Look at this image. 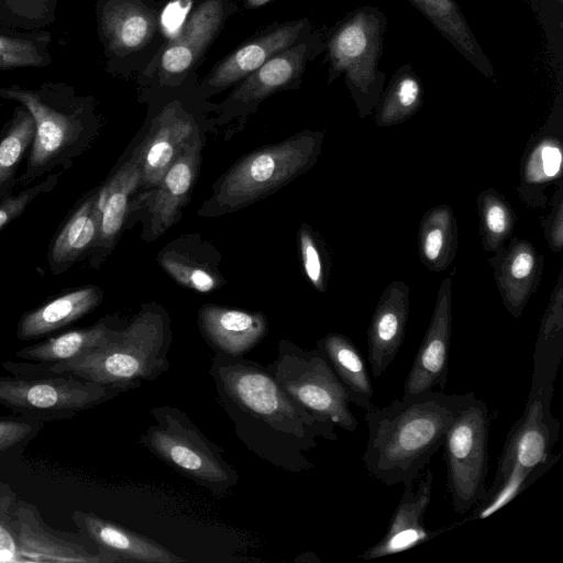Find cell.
<instances>
[{
	"label": "cell",
	"instance_id": "cell-27",
	"mask_svg": "<svg viewBox=\"0 0 563 563\" xmlns=\"http://www.w3.org/2000/svg\"><path fill=\"white\" fill-rule=\"evenodd\" d=\"M101 300V291L93 286L77 288L22 316L16 336L22 341L37 339L57 331L92 311Z\"/></svg>",
	"mask_w": 563,
	"mask_h": 563
},
{
	"label": "cell",
	"instance_id": "cell-14",
	"mask_svg": "<svg viewBox=\"0 0 563 563\" xmlns=\"http://www.w3.org/2000/svg\"><path fill=\"white\" fill-rule=\"evenodd\" d=\"M0 97L19 101L34 119L35 135L26 172L21 180L37 177L79 153L85 132L79 111L58 110L44 99L42 92L15 86L0 87Z\"/></svg>",
	"mask_w": 563,
	"mask_h": 563
},
{
	"label": "cell",
	"instance_id": "cell-11",
	"mask_svg": "<svg viewBox=\"0 0 563 563\" xmlns=\"http://www.w3.org/2000/svg\"><path fill=\"white\" fill-rule=\"evenodd\" d=\"M489 423L487 405L475 397L445 433L446 486L459 515L472 510L486 490Z\"/></svg>",
	"mask_w": 563,
	"mask_h": 563
},
{
	"label": "cell",
	"instance_id": "cell-44",
	"mask_svg": "<svg viewBox=\"0 0 563 563\" xmlns=\"http://www.w3.org/2000/svg\"><path fill=\"white\" fill-rule=\"evenodd\" d=\"M244 8L249 10L258 9L267 3L272 2L273 0H241Z\"/></svg>",
	"mask_w": 563,
	"mask_h": 563
},
{
	"label": "cell",
	"instance_id": "cell-19",
	"mask_svg": "<svg viewBox=\"0 0 563 563\" xmlns=\"http://www.w3.org/2000/svg\"><path fill=\"white\" fill-rule=\"evenodd\" d=\"M452 332V277L439 286L432 316L404 384V394L443 390L448 383Z\"/></svg>",
	"mask_w": 563,
	"mask_h": 563
},
{
	"label": "cell",
	"instance_id": "cell-23",
	"mask_svg": "<svg viewBox=\"0 0 563 563\" xmlns=\"http://www.w3.org/2000/svg\"><path fill=\"white\" fill-rule=\"evenodd\" d=\"M409 286L401 280L382 292L367 328V361L378 378L396 358L404 342L409 317Z\"/></svg>",
	"mask_w": 563,
	"mask_h": 563
},
{
	"label": "cell",
	"instance_id": "cell-43",
	"mask_svg": "<svg viewBox=\"0 0 563 563\" xmlns=\"http://www.w3.org/2000/svg\"><path fill=\"white\" fill-rule=\"evenodd\" d=\"M550 211L541 219V227L550 250L559 253L563 249V183L554 190Z\"/></svg>",
	"mask_w": 563,
	"mask_h": 563
},
{
	"label": "cell",
	"instance_id": "cell-4",
	"mask_svg": "<svg viewBox=\"0 0 563 563\" xmlns=\"http://www.w3.org/2000/svg\"><path fill=\"white\" fill-rule=\"evenodd\" d=\"M553 396L554 384L530 385L525 410L506 437L495 478L460 526L500 510L558 462L560 454L552 449L561 422L551 410Z\"/></svg>",
	"mask_w": 563,
	"mask_h": 563
},
{
	"label": "cell",
	"instance_id": "cell-40",
	"mask_svg": "<svg viewBox=\"0 0 563 563\" xmlns=\"http://www.w3.org/2000/svg\"><path fill=\"white\" fill-rule=\"evenodd\" d=\"M162 265L180 285L197 291L208 292L217 286L216 278L212 274L198 266H191L173 255L163 256Z\"/></svg>",
	"mask_w": 563,
	"mask_h": 563
},
{
	"label": "cell",
	"instance_id": "cell-39",
	"mask_svg": "<svg viewBox=\"0 0 563 563\" xmlns=\"http://www.w3.org/2000/svg\"><path fill=\"white\" fill-rule=\"evenodd\" d=\"M299 246L307 278L318 291L324 292L327 271L323 253L313 232L307 225H302L299 231Z\"/></svg>",
	"mask_w": 563,
	"mask_h": 563
},
{
	"label": "cell",
	"instance_id": "cell-1",
	"mask_svg": "<svg viewBox=\"0 0 563 563\" xmlns=\"http://www.w3.org/2000/svg\"><path fill=\"white\" fill-rule=\"evenodd\" d=\"M209 374L235 435L275 467L290 473L311 470L314 465L305 452L316 449L319 438L338 440L333 422L295 402L258 362L216 351Z\"/></svg>",
	"mask_w": 563,
	"mask_h": 563
},
{
	"label": "cell",
	"instance_id": "cell-41",
	"mask_svg": "<svg viewBox=\"0 0 563 563\" xmlns=\"http://www.w3.org/2000/svg\"><path fill=\"white\" fill-rule=\"evenodd\" d=\"M41 65L43 57L33 42L0 35V68Z\"/></svg>",
	"mask_w": 563,
	"mask_h": 563
},
{
	"label": "cell",
	"instance_id": "cell-35",
	"mask_svg": "<svg viewBox=\"0 0 563 563\" xmlns=\"http://www.w3.org/2000/svg\"><path fill=\"white\" fill-rule=\"evenodd\" d=\"M478 234L485 252L495 253L512 236L517 217L504 195L495 188L482 190L475 199Z\"/></svg>",
	"mask_w": 563,
	"mask_h": 563
},
{
	"label": "cell",
	"instance_id": "cell-12",
	"mask_svg": "<svg viewBox=\"0 0 563 563\" xmlns=\"http://www.w3.org/2000/svg\"><path fill=\"white\" fill-rule=\"evenodd\" d=\"M163 0H101L99 27L110 58L125 75L142 73L167 40Z\"/></svg>",
	"mask_w": 563,
	"mask_h": 563
},
{
	"label": "cell",
	"instance_id": "cell-3",
	"mask_svg": "<svg viewBox=\"0 0 563 563\" xmlns=\"http://www.w3.org/2000/svg\"><path fill=\"white\" fill-rule=\"evenodd\" d=\"M170 345L167 316L147 308L120 328L108 344L77 358L57 363L5 361L1 366L10 374H73L126 391L139 387L143 380H155L168 369Z\"/></svg>",
	"mask_w": 563,
	"mask_h": 563
},
{
	"label": "cell",
	"instance_id": "cell-15",
	"mask_svg": "<svg viewBox=\"0 0 563 563\" xmlns=\"http://www.w3.org/2000/svg\"><path fill=\"white\" fill-rule=\"evenodd\" d=\"M198 80L196 77L180 87L159 91L167 100L153 117L143 143L132 155L141 169V186H156L186 146L199 135L196 118L184 100L188 87Z\"/></svg>",
	"mask_w": 563,
	"mask_h": 563
},
{
	"label": "cell",
	"instance_id": "cell-21",
	"mask_svg": "<svg viewBox=\"0 0 563 563\" xmlns=\"http://www.w3.org/2000/svg\"><path fill=\"white\" fill-rule=\"evenodd\" d=\"M488 263L503 305L512 317L520 318L539 288L544 257L530 241L512 235Z\"/></svg>",
	"mask_w": 563,
	"mask_h": 563
},
{
	"label": "cell",
	"instance_id": "cell-32",
	"mask_svg": "<svg viewBox=\"0 0 563 563\" xmlns=\"http://www.w3.org/2000/svg\"><path fill=\"white\" fill-rule=\"evenodd\" d=\"M141 186V169L133 157L97 191V208L101 214L100 232L95 247L108 249L120 233L131 194Z\"/></svg>",
	"mask_w": 563,
	"mask_h": 563
},
{
	"label": "cell",
	"instance_id": "cell-13",
	"mask_svg": "<svg viewBox=\"0 0 563 563\" xmlns=\"http://www.w3.org/2000/svg\"><path fill=\"white\" fill-rule=\"evenodd\" d=\"M328 27L313 31L300 42L268 59L258 69L234 86L230 95L214 107L221 121L244 117L276 92L298 89L309 63L324 52Z\"/></svg>",
	"mask_w": 563,
	"mask_h": 563
},
{
	"label": "cell",
	"instance_id": "cell-9",
	"mask_svg": "<svg viewBox=\"0 0 563 563\" xmlns=\"http://www.w3.org/2000/svg\"><path fill=\"white\" fill-rule=\"evenodd\" d=\"M279 387L313 416L349 432L357 428L345 391L325 356L316 347L305 350L282 341L275 361L267 366Z\"/></svg>",
	"mask_w": 563,
	"mask_h": 563
},
{
	"label": "cell",
	"instance_id": "cell-22",
	"mask_svg": "<svg viewBox=\"0 0 563 563\" xmlns=\"http://www.w3.org/2000/svg\"><path fill=\"white\" fill-rule=\"evenodd\" d=\"M70 519L81 536L89 539L106 563L147 562L179 563L185 559L177 556L164 545L131 531L93 512L75 510Z\"/></svg>",
	"mask_w": 563,
	"mask_h": 563
},
{
	"label": "cell",
	"instance_id": "cell-8",
	"mask_svg": "<svg viewBox=\"0 0 563 563\" xmlns=\"http://www.w3.org/2000/svg\"><path fill=\"white\" fill-rule=\"evenodd\" d=\"M238 9L235 0H197L178 32L167 37L136 76L143 95L177 88L198 77V67L207 52Z\"/></svg>",
	"mask_w": 563,
	"mask_h": 563
},
{
	"label": "cell",
	"instance_id": "cell-17",
	"mask_svg": "<svg viewBox=\"0 0 563 563\" xmlns=\"http://www.w3.org/2000/svg\"><path fill=\"white\" fill-rule=\"evenodd\" d=\"M563 111L555 102L545 123L530 137L519 170L517 192L529 209L549 206L550 191L563 183Z\"/></svg>",
	"mask_w": 563,
	"mask_h": 563
},
{
	"label": "cell",
	"instance_id": "cell-34",
	"mask_svg": "<svg viewBox=\"0 0 563 563\" xmlns=\"http://www.w3.org/2000/svg\"><path fill=\"white\" fill-rule=\"evenodd\" d=\"M563 358V271L551 291L541 318L533 352L534 373L558 375Z\"/></svg>",
	"mask_w": 563,
	"mask_h": 563
},
{
	"label": "cell",
	"instance_id": "cell-42",
	"mask_svg": "<svg viewBox=\"0 0 563 563\" xmlns=\"http://www.w3.org/2000/svg\"><path fill=\"white\" fill-rule=\"evenodd\" d=\"M59 173L49 175L45 180L32 187L9 196L0 201V230L12 222L26 209V207L41 194L53 189L58 179Z\"/></svg>",
	"mask_w": 563,
	"mask_h": 563
},
{
	"label": "cell",
	"instance_id": "cell-5",
	"mask_svg": "<svg viewBox=\"0 0 563 563\" xmlns=\"http://www.w3.org/2000/svg\"><path fill=\"white\" fill-rule=\"evenodd\" d=\"M386 29V14L363 5L342 16L325 34L327 84L343 75L362 119L373 114L386 85V75L378 67Z\"/></svg>",
	"mask_w": 563,
	"mask_h": 563
},
{
	"label": "cell",
	"instance_id": "cell-29",
	"mask_svg": "<svg viewBox=\"0 0 563 563\" xmlns=\"http://www.w3.org/2000/svg\"><path fill=\"white\" fill-rule=\"evenodd\" d=\"M121 327L102 319L91 327L76 329L25 346L15 356L29 362L57 363L77 358L108 344Z\"/></svg>",
	"mask_w": 563,
	"mask_h": 563
},
{
	"label": "cell",
	"instance_id": "cell-6",
	"mask_svg": "<svg viewBox=\"0 0 563 563\" xmlns=\"http://www.w3.org/2000/svg\"><path fill=\"white\" fill-rule=\"evenodd\" d=\"M151 423L140 442L181 476L222 497L239 481L223 449L209 440L191 419L170 405L151 409Z\"/></svg>",
	"mask_w": 563,
	"mask_h": 563
},
{
	"label": "cell",
	"instance_id": "cell-26",
	"mask_svg": "<svg viewBox=\"0 0 563 563\" xmlns=\"http://www.w3.org/2000/svg\"><path fill=\"white\" fill-rule=\"evenodd\" d=\"M437 31L487 79L495 78L488 58L455 0H408Z\"/></svg>",
	"mask_w": 563,
	"mask_h": 563
},
{
	"label": "cell",
	"instance_id": "cell-28",
	"mask_svg": "<svg viewBox=\"0 0 563 563\" xmlns=\"http://www.w3.org/2000/svg\"><path fill=\"white\" fill-rule=\"evenodd\" d=\"M344 388L347 401L365 411L373 409L374 388L363 355L354 342L344 334L329 333L317 341Z\"/></svg>",
	"mask_w": 563,
	"mask_h": 563
},
{
	"label": "cell",
	"instance_id": "cell-2",
	"mask_svg": "<svg viewBox=\"0 0 563 563\" xmlns=\"http://www.w3.org/2000/svg\"><path fill=\"white\" fill-rule=\"evenodd\" d=\"M475 397L428 390L404 394L367 410L362 461L369 476L386 486L412 485L442 446L449 427Z\"/></svg>",
	"mask_w": 563,
	"mask_h": 563
},
{
	"label": "cell",
	"instance_id": "cell-18",
	"mask_svg": "<svg viewBox=\"0 0 563 563\" xmlns=\"http://www.w3.org/2000/svg\"><path fill=\"white\" fill-rule=\"evenodd\" d=\"M433 474L426 470L415 485L405 486L382 539L360 554L362 560H373L408 551L423 544L455 527L459 522L438 529H428L424 515L431 503Z\"/></svg>",
	"mask_w": 563,
	"mask_h": 563
},
{
	"label": "cell",
	"instance_id": "cell-20",
	"mask_svg": "<svg viewBox=\"0 0 563 563\" xmlns=\"http://www.w3.org/2000/svg\"><path fill=\"white\" fill-rule=\"evenodd\" d=\"M20 561L106 563L89 539L49 527L33 504L20 500L16 510Z\"/></svg>",
	"mask_w": 563,
	"mask_h": 563
},
{
	"label": "cell",
	"instance_id": "cell-24",
	"mask_svg": "<svg viewBox=\"0 0 563 563\" xmlns=\"http://www.w3.org/2000/svg\"><path fill=\"white\" fill-rule=\"evenodd\" d=\"M199 327L214 351L243 356L264 338L267 321L258 312L210 305L200 310Z\"/></svg>",
	"mask_w": 563,
	"mask_h": 563
},
{
	"label": "cell",
	"instance_id": "cell-36",
	"mask_svg": "<svg viewBox=\"0 0 563 563\" xmlns=\"http://www.w3.org/2000/svg\"><path fill=\"white\" fill-rule=\"evenodd\" d=\"M35 123L23 107L16 108L9 129L0 141V187L11 180L26 150L32 145Z\"/></svg>",
	"mask_w": 563,
	"mask_h": 563
},
{
	"label": "cell",
	"instance_id": "cell-16",
	"mask_svg": "<svg viewBox=\"0 0 563 563\" xmlns=\"http://www.w3.org/2000/svg\"><path fill=\"white\" fill-rule=\"evenodd\" d=\"M308 18L273 23L220 59L195 86V95L202 101L234 87L268 59L303 40L313 31Z\"/></svg>",
	"mask_w": 563,
	"mask_h": 563
},
{
	"label": "cell",
	"instance_id": "cell-31",
	"mask_svg": "<svg viewBox=\"0 0 563 563\" xmlns=\"http://www.w3.org/2000/svg\"><path fill=\"white\" fill-rule=\"evenodd\" d=\"M96 200L97 192L85 199L53 241L48 258L55 273L63 272L95 247L101 222Z\"/></svg>",
	"mask_w": 563,
	"mask_h": 563
},
{
	"label": "cell",
	"instance_id": "cell-25",
	"mask_svg": "<svg viewBox=\"0 0 563 563\" xmlns=\"http://www.w3.org/2000/svg\"><path fill=\"white\" fill-rule=\"evenodd\" d=\"M201 142L196 136L175 159L155 186L150 201V235L155 239L175 221L195 181L200 162Z\"/></svg>",
	"mask_w": 563,
	"mask_h": 563
},
{
	"label": "cell",
	"instance_id": "cell-7",
	"mask_svg": "<svg viewBox=\"0 0 563 563\" xmlns=\"http://www.w3.org/2000/svg\"><path fill=\"white\" fill-rule=\"evenodd\" d=\"M322 140V132L303 131L249 154L221 178L209 211L242 208L305 173L317 162Z\"/></svg>",
	"mask_w": 563,
	"mask_h": 563
},
{
	"label": "cell",
	"instance_id": "cell-37",
	"mask_svg": "<svg viewBox=\"0 0 563 563\" xmlns=\"http://www.w3.org/2000/svg\"><path fill=\"white\" fill-rule=\"evenodd\" d=\"M45 426V422L21 415L0 417V464L13 452L22 450Z\"/></svg>",
	"mask_w": 563,
	"mask_h": 563
},
{
	"label": "cell",
	"instance_id": "cell-38",
	"mask_svg": "<svg viewBox=\"0 0 563 563\" xmlns=\"http://www.w3.org/2000/svg\"><path fill=\"white\" fill-rule=\"evenodd\" d=\"M19 497L7 483H0V556L20 561L16 536Z\"/></svg>",
	"mask_w": 563,
	"mask_h": 563
},
{
	"label": "cell",
	"instance_id": "cell-10",
	"mask_svg": "<svg viewBox=\"0 0 563 563\" xmlns=\"http://www.w3.org/2000/svg\"><path fill=\"white\" fill-rule=\"evenodd\" d=\"M121 393L73 374L0 376V405L45 423L73 418Z\"/></svg>",
	"mask_w": 563,
	"mask_h": 563
},
{
	"label": "cell",
	"instance_id": "cell-30",
	"mask_svg": "<svg viewBox=\"0 0 563 563\" xmlns=\"http://www.w3.org/2000/svg\"><path fill=\"white\" fill-rule=\"evenodd\" d=\"M459 231L453 209L439 205L427 210L418 227V254L422 265L435 273L449 268L457 254Z\"/></svg>",
	"mask_w": 563,
	"mask_h": 563
},
{
	"label": "cell",
	"instance_id": "cell-33",
	"mask_svg": "<svg viewBox=\"0 0 563 563\" xmlns=\"http://www.w3.org/2000/svg\"><path fill=\"white\" fill-rule=\"evenodd\" d=\"M423 103V86L415 68L406 63L393 74L375 107L379 128L400 124L416 114Z\"/></svg>",
	"mask_w": 563,
	"mask_h": 563
}]
</instances>
